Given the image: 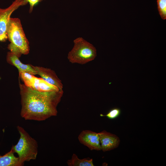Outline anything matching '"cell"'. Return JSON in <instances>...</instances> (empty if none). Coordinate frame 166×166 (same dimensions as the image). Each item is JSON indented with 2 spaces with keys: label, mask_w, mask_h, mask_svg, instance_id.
Listing matches in <instances>:
<instances>
[{
  "label": "cell",
  "mask_w": 166,
  "mask_h": 166,
  "mask_svg": "<svg viewBox=\"0 0 166 166\" xmlns=\"http://www.w3.org/2000/svg\"><path fill=\"white\" fill-rule=\"evenodd\" d=\"M14 153L11 148V150L5 155H0V166H20L18 157L15 156Z\"/></svg>",
  "instance_id": "obj_11"
},
{
  "label": "cell",
  "mask_w": 166,
  "mask_h": 166,
  "mask_svg": "<svg viewBox=\"0 0 166 166\" xmlns=\"http://www.w3.org/2000/svg\"><path fill=\"white\" fill-rule=\"evenodd\" d=\"M19 77L24 84L31 89L40 92L58 91L61 90L42 78L25 72L19 73Z\"/></svg>",
  "instance_id": "obj_5"
},
{
  "label": "cell",
  "mask_w": 166,
  "mask_h": 166,
  "mask_svg": "<svg viewBox=\"0 0 166 166\" xmlns=\"http://www.w3.org/2000/svg\"><path fill=\"white\" fill-rule=\"evenodd\" d=\"M16 55L10 51L8 52L6 57L7 62L15 66L18 69L19 73L25 72L33 75L37 74V72L32 65L25 64L22 63Z\"/></svg>",
  "instance_id": "obj_10"
},
{
  "label": "cell",
  "mask_w": 166,
  "mask_h": 166,
  "mask_svg": "<svg viewBox=\"0 0 166 166\" xmlns=\"http://www.w3.org/2000/svg\"><path fill=\"white\" fill-rule=\"evenodd\" d=\"M21 117L26 120L41 121L56 116L57 107L63 94L58 91L40 92L32 89L19 82Z\"/></svg>",
  "instance_id": "obj_1"
},
{
  "label": "cell",
  "mask_w": 166,
  "mask_h": 166,
  "mask_svg": "<svg viewBox=\"0 0 166 166\" xmlns=\"http://www.w3.org/2000/svg\"><path fill=\"white\" fill-rule=\"evenodd\" d=\"M157 9L161 19H166V0H157Z\"/></svg>",
  "instance_id": "obj_13"
},
{
  "label": "cell",
  "mask_w": 166,
  "mask_h": 166,
  "mask_svg": "<svg viewBox=\"0 0 166 166\" xmlns=\"http://www.w3.org/2000/svg\"><path fill=\"white\" fill-rule=\"evenodd\" d=\"M17 128L20 137L17 144L12 148L14 152L18 154L19 166H22L25 162L36 159L38 144L23 128L19 125Z\"/></svg>",
  "instance_id": "obj_3"
},
{
  "label": "cell",
  "mask_w": 166,
  "mask_h": 166,
  "mask_svg": "<svg viewBox=\"0 0 166 166\" xmlns=\"http://www.w3.org/2000/svg\"><path fill=\"white\" fill-rule=\"evenodd\" d=\"M27 3L26 0H15L8 7L0 8V42H4L8 39L7 27L12 13L20 6Z\"/></svg>",
  "instance_id": "obj_6"
},
{
  "label": "cell",
  "mask_w": 166,
  "mask_h": 166,
  "mask_svg": "<svg viewBox=\"0 0 166 166\" xmlns=\"http://www.w3.org/2000/svg\"><path fill=\"white\" fill-rule=\"evenodd\" d=\"M73 42L74 46L67 56L69 62L83 65L95 59L97 50L92 44L81 37L75 38Z\"/></svg>",
  "instance_id": "obj_4"
},
{
  "label": "cell",
  "mask_w": 166,
  "mask_h": 166,
  "mask_svg": "<svg viewBox=\"0 0 166 166\" xmlns=\"http://www.w3.org/2000/svg\"><path fill=\"white\" fill-rule=\"evenodd\" d=\"M7 34L10 42L8 46L10 52L18 57L22 54L29 53V43L19 18H10L7 25Z\"/></svg>",
  "instance_id": "obj_2"
},
{
  "label": "cell",
  "mask_w": 166,
  "mask_h": 166,
  "mask_svg": "<svg viewBox=\"0 0 166 166\" xmlns=\"http://www.w3.org/2000/svg\"><path fill=\"white\" fill-rule=\"evenodd\" d=\"M101 150L105 152L117 148L120 143L119 138L116 135L103 130L99 133Z\"/></svg>",
  "instance_id": "obj_8"
},
{
  "label": "cell",
  "mask_w": 166,
  "mask_h": 166,
  "mask_svg": "<svg viewBox=\"0 0 166 166\" xmlns=\"http://www.w3.org/2000/svg\"><path fill=\"white\" fill-rule=\"evenodd\" d=\"M121 113L120 109L118 108H115L111 109L106 115L101 114L100 115L101 117H106L110 119H113L118 117Z\"/></svg>",
  "instance_id": "obj_14"
},
{
  "label": "cell",
  "mask_w": 166,
  "mask_h": 166,
  "mask_svg": "<svg viewBox=\"0 0 166 166\" xmlns=\"http://www.w3.org/2000/svg\"><path fill=\"white\" fill-rule=\"evenodd\" d=\"M69 166H94L93 160L89 158L79 159L75 154H73L71 158L67 162Z\"/></svg>",
  "instance_id": "obj_12"
},
{
  "label": "cell",
  "mask_w": 166,
  "mask_h": 166,
  "mask_svg": "<svg viewBox=\"0 0 166 166\" xmlns=\"http://www.w3.org/2000/svg\"><path fill=\"white\" fill-rule=\"evenodd\" d=\"M30 5L29 12L31 13L33 11L34 6L39 2L45 0H26Z\"/></svg>",
  "instance_id": "obj_15"
},
{
  "label": "cell",
  "mask_w": 166,
  "mask_h": 166,
  "mask_svg": "<svg viewBox=\"0 0 166 166\" xmlns=\"http://www.w3.org/2000/svg\"><path fill=\"white\" fill-rule=\"evenodd\" d=\"M32 66L37 72V74L40 75L41 78L59 89H62L63 84L53 70L42 67Z\"/></svg>",
  "instance_id": "obj_9"
},
{
  "label": "cell",
  "mask_w": 166,
  "mask_h": 166,
  "mask_svg": "<svg viewBox=\"0 0 166 166\" xmlns=\"http://www.w3.org/2000/svg\"><path fill=\"white\" fill-rule=\"evenodd\" d=\"M80 143L90 150H101L99 133L90 130L82 131L78 136Z\"/></svg>",
  "instance_id": "obj_7"
}]
</instances>
